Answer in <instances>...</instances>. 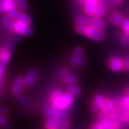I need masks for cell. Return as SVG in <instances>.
Returning <instances> with one entry per match:
<instances>
[{
	"mask_svg": "<svg viewBox=\"0 0 129 129\" xmlns=\"http://www.w3.org/2000/svg\"><path fill=\"white\" fill-rule=\"evenodd\" d=\"M90 19L91 18L86 14H78L74 17L73 21L75 25H82L87 27L90 25Z\"/></svg>",
	"mask_w": 129,
	"mask_h": 129,
	"instance_id": "9a60e30c",
	"label": "cell"
},
{
	"mask_svg": "<svg viewBox=\"0 0 129 129\" xmlns=\"http://www.w3.org/2000/svg\"><path fill=\"white\" fill-rule=\"evenodd\" d=\"M120 99L123 107L129 112V95H124L123 96L120 95Z\"/></svg>",
	"mask_w": 129,
	"mask_h": 129,
	"instance_id": "d4e9b609",
	"label": "cell"
},
{
	"mask_svg": "<svg viewBox=\"0 0 129 129\" xmlns=\"http://www.w3.org/2000/svg\"><path fill=\"white\" fill-rule=\"evenodd\" d=\"M108 64L109 68L115 73H119L123 70V59L118 56H111L108 59Z\"/></svg>",
	"mask_w": 129,
	"mask_h": 129,
	"instance_id": "52a82bcc",
	"label": "cell"
},
{
	"mask_svg": "<svg viewBox=\"0 0 129 129\" xmlns=\"http://www.w3.org/2000/svg\"><path fill=\"white\" fill-rule=\"evenodd\" d=\"M123 32L129 35V19H125L123 24L121 26Z\"/></svg>",
	"mask_w": 129,
	"mask_h": 129,
	"instance_id": "83f0119b",
	"label": "cell"
},
{
	"mask_svg": "<svg viewBox=\"0 0 129 129\" xmlns=\"http://www.w3.org/2000/svg\"><path fill=\"white\" fill-rule=\"evenodd\" d=\"M85 29V26H82V25H75V31L77 32L79 35H84V32Z\"/></svg>",
	"mask_w": 129,
	"mask_h": 129,
	"instance_id": "f546056e",
	"label": "cell"
},
{
	"mask_svg": "<svg viewBox=\"0 0 129 129\" xmlns=\"http://www.w3.org/2000/svg\"><path fill=\"white\" fill-rule=\"evenodd\" d=\"M16 4H17V7L21 11H26L28 8V5L27 3L26 0H15Z\"/></svg>",
	"mask_w": 129,
	"mask_h": 129,
	"instance_id": "cb8c5ba5",
	"label": "cell"
},
{
	"mask_svg": "<svg viewBox=\"0 0 129 129\" xmlns=\"http://www.w3.org/2000/svg\"><path fill=\"white\" fill-rule=\"evenodd\" d=\"M20 12H21V10H19V9H17V8H15V9H12V11H10V12H8L7 14H8L9 17H12L14 20H17V19L18 17L19 14L20 13Z\"/></svg>",
	"mask_w": 129,
	"mask_h": 129,
	"instance_id": "484cf974",
	"label": "cell"
},
{
	"mask_svg": "<svg viewBox=\"0 0 129 129\" xmlns=\"http://www.w3.org/2000/svg\"><path fill=\"white\" fill-rule=\"evenodd\" d=\"M99 0H85L84 1V12L90 18L94 17L95 14L97 5Z\"/></svg>",
	"mask_w": 129,
	"mask_h": 129,
	"instance_id": "ba28073f",
	"label": "cell"
},
{
	"mask_svg": "<svg viewBox=\"0 0 129 129\" xmlns=\"http://www.w3.org/2000/svg\"><path fill=\"white\" fill-rule=\"evenodd\" d=\"M5 68L0 66V82L2 81V79L3 78V75H4V72H5Z\"/></svg>",
	"mask_w": 129,
	"mask_h": 129,
	"instance_id": "d590c367",
	"label": "cell"
},
{
	"mask_svg": "<svg viewBox=\"0 0 129 129\" xmlns=\"http://www.w3.org/2000/svg\"><path fill=\"white\" fill-rule=\"evenodd\" d=\"M80 1H83V2H84V1H85V0H80Z\"/></svg>",
	"mask_w": 129,
	"mask_h": 129,
	"instance_id": "f35d334b",
	"label": "cell"
},
{
	"mask_svg": "<svg viewBox=\"0 0 129 129\" xmlns=\"http://www.w3.org/2000/svg\"><path fill=\"white\" fill-rule=\"evenodd\" d=\"M2 24L6 30H7L8 32H14V20L12 17H10L8 14L3 17Z\"/></svg>",
	"mask_w": 129,
	"mask_h": 129,
	"instance_id": "d6986e66",
	"label": "cell"
},
{
	"mask_svg": "<svg viewBox=\"0 0 129 129\" xmlns=\"http://www.w3.org/2000/svg\"><path fill=\"white\" fill-rule=\"evenodd\" d=\"M90 25L92 26V27L98 29L99 30L104 31L106 28V22L101 18H98V17H92L90 19Z\"/></svg>",
	"mask_w": 129,
	"mask_h": 129,
	"instance_id": "ac0fdd59",
	"label": "cell"
},
{
	"mask_svg": "<svg viewBox=\"0 0 129 129\" xmlns=\"http://www.w3.org/2000/svg\"><path fill=\"white\" fill-rule=\"evenodd\" d=\"M105 99L106 98H104L101 94H96L92 99V105L90 107L91 111L95 113H99L100 112H101Z\"/></svg>",
	"mask_w": 129,
	"mask_h": 129,
	"instance_id": "9c48e42d",
	"label": "cell"
},
{
	"mask_svg": "<svg viewBox=\"0 0 129 129\" xmlns=\"http://www.w3.org/2000/svg\"><path fill=\"white\" fill-rule=\"evenodd\" d=\"M83 35L90 40L96 42H102L106 39V34L104 31L92 27L90 25L85 27Z\"/></svg>",
	"mask_w": 129,
	"mask_h": 129,
	"instance_id": "3957f363",
	"label": "cell"
},
{
	"mask_svg": "<svg viewBox=\"0 0 129 129\" xmlns=\"http://www.w3.org/2000/svg\"><path fill=\"white\" fill-rule=\"evenodd\" d=\"M17 20L25 24H29V25H31V24H32V19H31V17L27 14L24 13L22 11L20 12Z\"/></svg>",
	"mask_w": 129,
	"mask_h": 129,
	"instance_id": "7402d4cb",
	"label": "cell"
},
{
	"mask_svg": "<svg viewBox=\"0 0 129 129\" xmlns=\"http://www.w3.org/2000/svg\"><path fill=\"white\" fill-rule=\"evenodd\" d=\"M115 4H120L123 2V0H113Z\"/></svg>",
	"mask_w": 129,
	"mask_h": 129,
	"instance_id": "74e56055",
	"label": "cell"
},
{
	"mask_svg": "<svg viewBox=\"0 0 129 129\" xmlns=\"http://www.w3.org/2000/svg\"><path fill=\"white\" fill-rule=\"evenodd\" d=\"M14 32L19 35L29 37L33 34V29L31 27V25L17 20H14Z\"/></svg>",
	"mask_w": 129,
	"mask_h": 129,
	"instance_id": "5b68a950",
	"label": "cell"
},
{
	"mask_svg": "<svg viewBox=\"0 0 129 129\" xmlns=\"http://www.w3.org/2000/svg\"><path fill=\"white\" fill-rule=\"evenodd\" d=\"M70 63L76 67H83L87 64L88 59L83 55H73L70 57Z\"/></svg>",
	"mask_w": 129,
	"mask_h": 129,
	"instance_id": "4fadbf2b",
	"label": "cell"
},
{
	"mask_svg": "<svg viewBox=\"0 0 129 129\" xmlns=\"http://www.w3.org/2000/svg\"><path fill=\"white\" fill-rule=\"evenodd\" d=\"M44 114L47 117H53L60 119H69V115L67 111H62L58 108H56L51 105L47 106L44 108Z\"/></svg>",
	"mask_w": 129,
	"mask_h": 129,
	"instance_id": "277c9868",
	"label": "cell"
},
{
	"mask_svg": "<svg viewBox=\"0 0 129 129\" xmlns=\"http://www.w3.org/2000/svg\"><path fill=\"white\" fill-rule=\"evenodd\" d=\"M24 86H25V83H24V79L23 77L22 76L17 77L14 80L12 85V88H11L12 94L14 96H19L23 91Z\"/></svg>",
	"mask_w": 129,
	"mask_h": 129,
	"instance_id": "8992f818",
	"label": "cell"
},
{
	"mask_svg": "<svg viewBox=\"0 0 129 129\" xmlns=\"http://www.w3.org/2000/svg\"><path fill=\"white\" fill-rule=\"evenodd\" d=\"M8 123H9V120L6 115H0V126L2 127L5 126L8 124Z\"/></svg>",
	"mask_w": 129,
	"mask_h": 129,
	"instance_id": "4dcf8cb0",
	"label": "cell"
},
{
	"mask_svg": "<svg viewBox=\"0 0 129 129\" xmlns=\"http://www.w3.org/2000/svg\"><path fill=\"white\" fill-rule=\"evenodd\" d=\"M124 93L125 95H129V86H128L127 88H125V89L124 90Z\"/></svg>",
	"mask_w": 129,
	"mask_h": 129,
	"instance_id": "8d00e7d4",
	"label": "cell"
},
{
	"mask_svg": "<svg viewBox=\"0 0 129 129\" xmlns=\"http://www.w3.org/2000/svg\"><path fill=\"white\" fill-rule=\"evenodd\" d=\"M67 91L71 93L75 97L80 96L82 94V90L77 84L75 85H70L67 87Z\"/></svg>",
	"mask_w": 129,
	"mask_h": 129,
	"instance_id": "ffe728a7",
	"label": "cell"
},
{
	"mask_svg": "<svg viewBox=\"0 0 129 129\" xmlns=\"http://www.w3.org/2000/svg\"><path fill=\"white\" fill-rule=\"evenodd\" d=\"M84 53V49L81 46L75 47L73 50V55H83Z\"/></svg>",
	"mask_w": 129,
	"mask_h": 129,
	"instance_id": "4316f807",
	"label": "cell"
},
{
	"mask_svg": "<svg viewBox=\"0 0 129 129\" xmlns=\"http://www.w3.org/2000/svg\"><path fill=\"white\" fill-rule=\"evenodd\" d=\"M98 122L103 129H124L125 126L120 118V115L117 110L109 115H106L100 112L98 115Z\"/></svg>",
	"mask_w": 129,
	"mask_h": 129,
	"instance_id": "7a4b0ae2",
	"label": "cell"
},
{
	"mask_svg": "<svg viewBox=\"0 0 129 129\" xmlns=\"http://www.w3.org/2000/svg\"><path fill=\"white\" fill-rule=\"evenodd\" d=\"M50 105L64 111H69L73 106L75 96L68 91L63 92L59 89L52 90L50 95Z\"/></svg>",
	"mask_w": 129,
	"mask_h": 129,
	"instance_id": "6da1fadb",
	"label": "cell"
},
{
	"mask_svg": "<svg viewBox=\"0 0 129 129\" xmlns=\"http://www.w3.org/2000/svg\"><path fill=\"white\" fill-rule=\"evenodd\" d=\"M39 76V73L36 69L30 70L26 75L24 76V83L25 86L27 87H31L35 83H36Z\"/></svg>",
	"mask_w": 129,
	"mask_h": 129,
	"instance_id": "7c38bea8",
	"label": "cell"
},
{
	"mask_svg": "<svg viewBox=\"0 0 129 129\" xmlns=\"http://www.w3.org/2000/svg\"><path fill=\"white\" fill-rule=\"evenodd\" d=\"M8 113V108L5 106H0V115H6Z\"/></svg>",
	"mask_w": 129,
	"mask_h": 129,
	"instance_id": "836d02e7",
	"label": "cell"
},
{
	"mask_svg": "<svg viewBox=\"0 0 129 129\" xmlns=\"http://www.w3.org/2000/svg\"><path fill=\"white\" fill-rule=\"evenodd\" d=\"M115 110H116V108H115V103H114L113 101L111 98H106L104 104L102 108V113H103L106 115H109V114L112 113L113 111H115Z\"/></svg>",
	"mask_w": 129,
	"mask_h": 129,
	"instance_id": "5bb4252c",
	"label": "cell"
},
{
	"mask_svg": "<svg viewBox=\"0 0 129 129\" xmlns=\"http://www.w3.org/2000/svg\"><path fill=\"white\" fill-rule=\"evenodd\" d=\"M123 70L124 71H129V58L124 57L123 58Z\"/></svg>",
	"mask_w": 129,
	"mask_h": 129,
	"instance_id": "d6a6232c",
	"label": "cell"
},
{
	"mask_svg": "<svg viewBox=\"0 0 129 129\" xmlns=\"http://www.w3.org/2000/svg\"><path fill=\"white\" fill-rule=\"evenodd\" d=\"M109 19H110V20H111V22L112 23L116 25V26H118V27H121L122 26V24H123L125 19L124 16L121 13L118 12H112L110 14Z\"/></svg>",
	"mask_w": 129,
	"mask_h": 129,
	"instance_id": "2e32d148",
	"label": "cell"
},
{
	"mask_svg": "<svg viewBox=\"0 0 129 129\" xmlns=\"http://www.w3.org/2000/svg\"><path fill=\"white\" fill-rule=\"evenodd\" d=\"M63 83L65 84H67L68 85H75V84H78V83L79 80L78 78L75 75H72V74H69L66 76H64V78H62Z\"/></svg>",
	"mask_w": 129,
	"mask_h": 129,
	"instance_id": "44dd1931",
	"label": "cell"
},
{
	"mask_svg": "<svg viewBox=\"0 0 129 129\" xmlns=\"http://www.w3.org/2000/svg\"><path fill=\"white\" fill-rule=\"evenodd\" d=\"M70 70L68 68H61L60 69L57 70V73H56V75L58 78H64V76L68 75L70 73Z\"/></svg>",
	"mask_w": 129,
	"mask_h": 129,
	"instance_id": "603a6c76",
	"label": "cell"
},
{
	"mask_svg": "<svg viewBox=\"0 0 129 129\" xmlns=\"http://www.w3.org/2000/svg\"><path fill=\"white\" fill-rule=\"evenodd\" d=\"M90 129H103V128H102V126L101 125V124L98 122L96 123L92 124Z\"/></svg>",
	"mask_w": 129,
	"mask_h": 129,
	"instance_id": "e575fe53",
	"label": "cell"
},
{
	"mask_svg": "<svg viewBox=\"0 0 129 129\" xmlns=\"http://www.w3.org/2000/svg\"><path fill=\"white\" fill-rule=\"evenodd\" d=\"M17 8L15 0H0V14H7Z\"/></svg>",
	"mask_w": 129,
	"mask_h": 129,
	"instance_id": "8fae6325",
	"label": "cell"
},
{
	"mask_svg": "<svg viewBox=\"0 0 129 129\" xmlns=\"http://www.w3.org/2000/svg\"><path fill=\"white\" fill-rule=\"evenodd\" d=\"M18 98V101L19 102L22 104V105H27L29 102V100L28 98L26 96L24 95H20L19 96L17 97Z\"/></svg>",
	"mask_w": 129,
	"mask_h": 129,
	"instance_id": "1f68e13d",
	"label": "cell"
},
{
	"mask_svg": "<svg viewBox=\"0 0 129 129\" xmlns=\"http://www.w3.org/2000/svg\"><path fill=\"white\" fill-rule=\"evenodd\" d=\"M106 11H107V5H106V3L103 0H99L98 5H97L95 17H98V18L102 19L105 16Z\"/></svg>",
	"mask_w": 129,
	"mask_h": 129,
	"instance_id": "e0dca14e",
	"label": "cell"
},
{
	"mask_svg": "<svg viewBox=\"0 0 129 129\" xmlns=\"http://www.w3.org/2000/svg\"><path fill=\"white\" fill-rule=\"evenodd\" d=\"M12 55V49L9 46H5L2 47L0 50V66L6 68V65L11 58Z\"/></svg>",
	"mask_w": 129,
	"mask_h": 129,
	"instance_id": "30bf717a",
	"label": "cell"
},
{
	"mask_svg": "<svg viewBox=\"0 0 129 129\" xmlns=\"http://www.w3.org/2000/svg\"><path fill=\"white\" fill-rule=\"evenodd\" d=\"M120 41L121 42L125 45V46H128L129 45V35L125 34V33H123L121 36H120Z\"/></svg>",
	"mask_w": 129,
	"mask_h": 129,
	"instance_id": "f1b7e54d",
	"label": "cell"
}]
</instances>
